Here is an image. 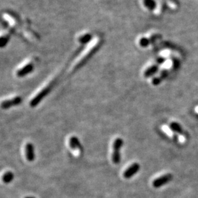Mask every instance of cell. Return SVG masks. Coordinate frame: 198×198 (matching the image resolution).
Instances as JSON below:
<instances>
[{"mask_svg":"<svg viewBox=\"0 0 198 198\" xmlns=\"http://www.w3.org/2000/svg\"><path fill=\"white\" fill-rule=\"evenodd\" d=\"M92 35L90 33H85L81 34L78 39V42L80 44H86L87 43H91L92 42Z\"/></svg>","mask_w":198,"mask_h":198,"instance_id":"cell-11","label":"cell"},{"mask_svg":"<svg viewBox=\"0 0 198 198\" xmlns=\"http://www.w3.org/2000/svg\"><path fill=\"white\" fill-rule=\"evenodd\" d=\"M21 102H22V98L19 96H17L16 97H13L11 99H8V100H4L1 103V107L3 109L7 110L8 109V108L19 105Z\"/></svg>","mask_w":198,"mask_h":198,"instance_id":"cell-5","label":"cell"},{"mask_svg":"<svg viewBox=\"0 0 198 198\" xmlns=\"http://www.w3.org/2000/svg\"><path fill=\"white\" fill-rule=\"evenodd\" d=\"M173 178V176L170 174H165L162 176H161L160 177H159L158 178L155 179L153 182V186L155 188H160L162 187L165 184L169 183Z\"/></svg>","mask_w":198,"mask_h":198,"instance_id":"cell-4","label":"cell"},{"mask_svg":"<svg viewBox=\"0 0 198 198\" xmlns=\"http://www.w3.org/2000/svg\"><path fill=\"white\" fill-rule=\"evenodd\" d=\"M162 81L163 80L160 78V76H156V77H154L152 79V84L154 86H159Z\"/></svg>","mask_w":198,"mask_h":198,"instance_id":"cell-16","label":"cell"},{"mask_svg":"<svg viewBox=\"0 0 198 198\" xmlns=\"http://www.w3.org/2000/svg\"><path fill=\"white\" fill-rule=\"evenodd\" d=\"M158 71H159L158 64L152 65L149 68H147L144 71V76L146 78L151 77V76H153Z\"/></svg>","mask_w":198,"mask_h":198,"instance_id":"cell-10","label":"cell"},{"mask_svg":"<svg viewBox=\"0 0 198 198\" xmlns=\"http://www.w3.org/2000/svg\"><path fill=\"white\" fill-rule=\"evenodd\" d=\"M151 43V40L147 38H141L138 40V43L140 44V46L143 48H146L150 45Z\"/></svg>","mask_w":198,"mask_h":198,"instance_id":"cell-15","label":"cell"},{"mask_svg":"<svg viewBox=\"0 0 198 198\" xmlns=\"http://www.w3.org/2000/svg\"><path fill=\"white\" fill-rule=\"evenodd\" d=\"M9 38H10V36L8 35H6L4 37H1V47H3L4 45H6L7 44L8 40H9Z\"/></svg>","mask_w":198,"mask_h":198,"instance_id":"cell-17","label":"cell"},{"mask_svg":"<svg viewBox=\"0 0 198 198\" xmlns=\"http://www.w3.org/2000/svg\"><path fill=\"white\" fill-rule=\"evenodd\" d=\"M69 146L73 150H80L81 151L82 148V145L80 140L76 136H71L69 139Z\"/></svg>","mask_w":198,"mask_h":198,"instance_id":"cell-9","label":"cell"},{"mask_svg":"<svg viewBox=\"0 0 198 198\" xmlns=\"http://www.w3.org/2000/svg\"><path fill=\"white\" fill-rule=\"evenodd\" d=\"M25 154L28 161H33L35 160L34 146L31 143H28L25 146Z\"/></svg>","mask_w":198,"mask_h":198,"instance_id":"cell-8","label":"cell"},{"mask_svg":"<svg viewBox=\"0 0 198 198\" xmlns=\"http://www.w3.org/2000/svg\"><path fill=\"white\" fill-rule=\"evenodd\" d=\"M103 44V39L100 38H97L93 40V41L91 42V44H90L89 48L87 49L86 52L85 53L83 57L78 62L77 64L74 67V70H76L80 69L81 67H82L84 64H85L90 58H91L96 52L100 48Z\"/></svg>","mask_w":198,"mask_h":198,"instance_id":"cell-1","label":"cell"},{"mask_svg":"<svg viewBox=\"0 0 198 198\" xmlns=\"http://www.w3.org/2000/svg\"><path fill=\"white\" fill-rule=\"evenodd\" d=\"M141 169V165L138 163H133L124 171L123 174L125 178H131L134 175H135Z\"/></svg>","mask_w":198,"mask_h":198,"instance_id":"cell-6","label":"cell"},{"mask_svg":"<svg viewBox=\"0 0 198 198\" xmlns=\"http://www.w3.org/2000/svg\"><path fill=\"white\" fill-rule=\"evenodd\" d=\"M169 128L170 130L172 131L179 134H185V133H184V130L181 126V125L178 124V122H171L169 124Z\"/></svg>","mask_w":198,"mask_h":198,"instance_id":"cell-12","label":"cell"},{"mask_svg":"<svg viewBox=\"0 0 198 198\" xmlns=\"http://www.w3.org/2000/svg\"><path fill=\"white\" fill-rule=\"evenodd\" d=\"M168 71L166 70H163L160 71V78L162 79L163 80H165L166 78L168 76Z\"/></svg>","mask_w":198,"mask_h":198,"instance_id":"cell-18","label":"cell"},{"mask_svg":"<svg viewBox=\"0 0 198 198\" xmlns=\"http://www.w3.org/2000/svg\"><path fill=\"white\" fill-rule=\"evenodd\" d=\"M13 177H14V176H13V174L12 172H10V171H8V172H6L3 175V180L4 183H10V182L12 181V179H13Z\"/></svg>","mask_w":198,"mask_h":198,"instance_id":"cell-14","label":"cell"},{"mask_svg":"<svg viewBox=\"0 0 198 198\" xmlns=\"http://www.w3.org/2000/svg\"><path fill=\"white\" fill-rule=\"evenodd\" d=\"M173 68L174 69H177L178 68V67L179 66V62L177 59H174L173 60Z\"/></svg>","mask_w":198,"mask_h":198,"instance_id":"cell-20","label":"cell"},{"mask_svg":"<svg viewBox=\"0 0 198 198\" xmlns=\"http://www.w3.org/2000/svg\"><path fill=\"white\" fill-rule=\"evenodd\" d=\"M34 69V66L32 63H28V64L22 66L16 71L17 75L19 77H23L28 74L31 73Z\"/></svg>","mask_w":198,"mask_h":198,"instance_id":"cell-7","label":"cell"},{"mask_svg":"<svg viewBox=\"0 0 198 198\" xmlns=\"http://www.w3.org/2000/svg\"><path fill=\"white\" fill-rule=\"evenodd\" d=\"M124 141L122 138H116L113 143V152L112 154V160L114 164H119L121 161V148L123 147Z\"/></svg>","mask_w":198,"mask_h":198,"instance_id":"cell-3","label":"cell"},{"mask_svg":"<svg viewBox=\"0 0 198 198\" xmlns=\"http://www.w3.org/2000/svg\"><path fill=\"white\" fill-rule=\"evenodd\" d=\"M165 61H166L165 58L162 57H159L156 59V63H157V64H158V65L159 64H163L164 62H165Z\"/></svg>","mask_w":198,"mask_h":198,"instance_id":"cell-19","label":"cell"},{"mask_svg":"<svg viewBox=\"0 0 198 198\" xmlns=\"http://www.w3.org/2000/svg\"><path fill=\"white\" fill-rule=\"evenodd\" d=\"M58 78L55 79V80H53V81L49 83L48 85H47L46 87H44L41 91L39 92L37 95H35L30 102V106L31 107H34L35 106H37L39 104L42 100V99L48 95V94L51 91V89L53 88L55 86V85L56 84V82H57Z\"/></svg>","mask_w":198,"mask_h":198,"instance_id":"cell-2","label":"cell"},{"mask_svg":"<svg viewBox=\"0 0 198 198\" xmlns=\"http://www.w3.org/2000/svg\"><path fill=\"white\" fill-rule=\"evenodd\" d=\"M142 3L144 6L150 10H155L156 7V3L155 0H142Z\"/></svg>","mask_w":198,"mask_h":198,"instance_id":"cell-13","label":"cell"}]
</instances>
